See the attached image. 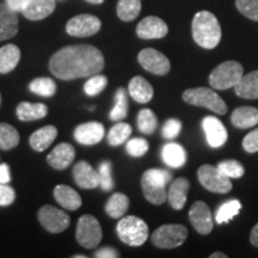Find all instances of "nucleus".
I'll return each mask as SVG.
<instances>
[{
  "label": "nucleus",
  "instance_id": "f257e3e1",
  "mask_svg": "<svg viewBox=\"0 0 258 258\" xmlns=\"http://www.w3.org/2000/svg\"><path fill=\"white\" fill-rule=\"evenodd\" d=\"M104 56L90 44L67 46L57 50L49 61L50 72L61 80L89 78L102 72Z\"/></svg>",
  "mask_w": 258,
  "mask_h": 258
},
{
  "label": "nucleus",
  "instance_id": "f03ea898",
  "mask_svg": "<svg viewBox=\"0 0 258 258\" xmlns=\"http://www.w3.org/2000/svg\"><path fill=\"white\" fill-rule=\"evenodd\" d=\"M192 37L200 47L213 49L220 43L221 27L218 18L209 11H200L192 19Z\"/></svg>",
  "mask_w": 258,
  "mask_h": 258
},
{
  "label": "nucleus",
  "instance_id": "7ed1b4c3",
  "mask_svg": "<svg viewBox=\"0 0 258 258\" xmlns=\"http://www.w3.org/2000/svg\"><path fill=\"white\" fill-rule=\"evenodd\" d=\"M172 178L167 170L150 169L145 171L141 178V188L147 201L160 206L167 200L166 184Z\"/></svg>",
  "mask_w": 258,
  "mask_h": 258
},
{
  "label": "nucleus",
  "instance_id": "20e7f679",
  "mask_svg": "<svg viewBox=\"0 0 258 258\" xmlns=\"http://www.w3.org/2000/svg\"><path fill=\"white\" fill-rule=\"evenodd\" d=\"M118 238L129 246H140L148 238V226L143 219L129 215L122 218L116 226Z\"/></svg>",
  "mask_w": 258,
  "mask_h": 258
},
{
  "label": "nucleus",
  "instance_id": "39448f33",
  "mask_svg": "<svg viewBox=\"0 0 258 258\" xmlns=\"http://www.w3.org/2000/svg\"><path fill=\"white\" fill-rule=\"evenodd\" d=\"M183 99L188 104L201 106L218 115H225L227 112V105L224 99L208 88H195L188 89L183 93Z\"/></svg>",
  "mask_w": 258,
  "mask_h": 258
},
{
  "label": "nucleus",
  "instance_id": "423d86ee",
  "mask_svg": "<svg viewBox=\"0 0 258 258\" xmlns=\"http://www.w3.org/2000/svg\"><path fill=\"white\" fill-rule=\"evenodd\" d=\"M244 76L243 66L237 61H225L213 70L209 83L213 89L227 90L234 88Z\"/></svg>",
  "mask_w": 258,
  "mask_h": 258
},
{
  "label": "nucleus",
  "instance_id": "0eeeda50",
  "mask_svg": "<svg viewBox=\"0 0 258 258\" xmlns=\"http://www.w3.org/2000/svg\"><path fill=\"white\" fill-rule=\"evenodd\" d=\"M188 237L185 226L167 224L160 226L152 234V244L159 249H175L184 243Z\"/></svg>",
  "mask_w": 258,
  "mask_h": 258
},
{
  "label": "nucleus",
  "instance_id": "6e6552de",
  "mask_svg": "<svg viewBox=\"0 0 258 258\" xmlns=\"http://www.w3.org/2000/svg\"><path fill=\"white\" fill-rule=\"evenodd\" d=\"M102 227L93 215H83L78 220L76 237L78 243L85 249H95L102 240Z\"/></svg>",
  "mask_w": 258,
  "mask_h": 258
},
{
  "label": "nucleus",
  "instance_id": "1a4fd4ad",
  "mask_svg": "<svg viewBox=\"0 0 258 258\" xmlns=\"http://www.w3.org/2000/svg\"><path fill=\"white\" fill-rule=\"evenodd\" d=\"M199 182L208 191L215 194H227L232 190L230 178L222 175L218 167L205 164L198 171Z\"/></svg>",
  "mask_w": 258,
  "mask_h": 258
},
{
  "label": "nucleus",
  "instance_id": "9d476101",
  "mask_svg": "<svg viewBox=\"0 0 258 258\" xmlns=\"http://www.w3.org/2000/svg\"><path fill=\"white\" fill-rule=\"evenodd\" d=\"M37 217L42 227L49 233H61L67 230L71 224V218L66 212L50 205L41 207Z\"/></svg>",
  "mask_w": 258,
  "mask_h": 258
},
{
  "label": "nucleus",
  "instance_id": "9b49d317",
  "mask_svg": "<svg viewBox=\"0 0 258 258\" xmlns=\"http://www.w3.org/2000/svg\"><path fill=\"white\" fill-rule=\"evenodd\" d=\"M101 19L93 15H78L66 24L67 34L74 37H89L101 30Z\"/></svg>",
  "mask_w": 258,
  "mask_h": 258
},
{
  "label": "nucleus",
  "instance_id": "f8f14e48",
  "mask_svg": "<svg viewBox=\"0 0 258 258\" xmlns=\"http://www.w3.org/2000/svg\"><path fill=\"white\" fill-rule=\"evenodd\" d=\"M138 60L143 69L157 76H165L170 72L171 63L169 59L159 50L153 49V48H146L141 50L138 55Z\"/></svg>",
  "mask_w": 258,
  "mask_h": 258
},
{
  "label": "nucleus",
  "instance_id": "ddd939ff",
  "mask_svg": "<svg viewBox=\"0 0 258 258\" xmlns=\"http://www.w3.org/2000/svg\"><path fill=\"white\" fill-rule=\"evenodd\" d=\"M189 220L200 234L206 235L213 231V218L207 203L196 201L189 211Z\"/></svg>",
  "mask_w": 258,
  "mask_h": 258
},
{
  "label": "nucleus",
  "instance_id": "4468645a",
  "mask_svg": "<svg viewBox=\"0 0 258 258\" xmlns=\"http://www.w3.org/2000/svg\"><path fill=\"white\" fill-rule=\"evenodd\" d=\"M202 128L206 134L207 143L211 147L219 148L224 146L227 141V129H226L224 123L214 116H207V117L203 118Z\"/></svg>",
  "mask_w": 258,
  "mask_h": 258
},
{
  "label": "nucleus",
  "instance_id": "2eb2a0df",
  "mask_svg": "<svg viewBox=\"0 0 258 258\" xmlns=\"http://www.w3.org/2000/svg\"><path fill=\"white\" fill-rule=\"evenodd\" d=\"M169 32L167 24L159 17L144 18L137 27V35L143 40H158L165 37Z\"/></svg>",
  "mask_w": 258,
  "mask_h": 258
},
{
  "label": "nucleus",
  "instance_id": "dca6fc26",
  "mask_svg": "<svg viewBox=\"0 0 258 258\" xmlns=\"http://www.w3.org/2000/svg\"><path fill=\"white\" fill-rule=\"evenodd\" d=\"M104 125L99 122H88L74 129V139L85 146H92L101 143L104 138Z\"/></svg>",
  "mask_w": 258,
  "mask_h": 258
},
{
  "label": "nucleus",
  "instance_id": "f3484780",
  "mask_svg": "<svg viewBox=\"0 0 258 258\" xmlns=\"http://www.w3.org/2000/svg\"><path fill=\"white\" fill-rule=\"evenodd\" d=\"M73 178L77 185L82 189H95L99 186L98 172L88 161H79L73 167Z\"/></svg>",
  "mask_w": 258,
  "mask_h": 258
},
{
  "label": "nucleus",
  "instance_id": "a211bd4d",
  "mask_svg": "<svg viewBox=\"0 0 258 258\" xmlns=\"http://www.w3.org/2000/svg\"><path fill=\"white\" fill-rule=\"evenodd\" d=\"M76 158V150L71 144H59L51 152L48 154V164L55 170L67 169L73 163Z\"/></svg>",
  "mask_w": 258,
  "mask_h": 258
},
{
  "label": "nucleus",
  "instance_id": "6ab92c4d",
  "mask_svg": "<svg viewBox=\"0 0 258 258\" xmlns=\"http://www.w3.org/2000/svg\"><path fill=\"white\" fill-rule=\"evenodd\" d=\"M56 0H28L22 14L29 21H41L53 14Z\"/></svg>",
  "mask_w": 258,
  "mask_h": 258
},
{
  "label": "nucleus",
  "instance_id": "aec40b11",
  "mask_svg": "<svg viewBox=\"0 0 258 258\" xmlns=\"http://www.w3.org/2000/svg\"><path fill=\"white\" fill-rule=\"evenodd\" d=\"M18 16L5 3H0V41L9 40L18 32Z\"/></svg>",
  "mask_w": 258,
  "mask_h": 258
},
{
  "label": "nucleus",
  "instance_id": "412c9836",
  "mask_svg": "<svg viewBox=\"0 0 258 258\" xmlns=\"http://www.w3.org/2000/svg\"><path fill=\"white\" fill-rule=\"evenodd\" d=\"M190 183L186 178H177L171 183L169 191H167V200L170 206L176 211H179L185 206L188 199V191Z\"/></svg>",
  "mask_w": 258,
  "mask_h": 258
},
{
  "label": "nucleus",
  "instance_id": "4be33fe9",
  "mask_svg": "<svg viewBox=\"0 0 258 258\" xmlns=\"http://www.w3.org/2000/svg\"><path fill=\"white\" fill-rule=\"evenodd\" d=\"M128 92L135 102L141 103V104L148 103L154 96V90L152 85L140 76L132 78L128 85Z\"/></svg>",
  "mask_w": 258,
  "mask_h": 258
},
{
  "label": "nucleus",
  "instance_id": "5701e85b",
  "mask_svg": "<svg viewBox=\"0 0 258 258\" xmlns=\"http://www.w3.org/2000/svg\"><path fill=\"white\" fill-rule=\"evenodd\" d=\"M54 199L61 207L67 211H77L82 206L80 195L69 185H56L54 189Z\"/></svg>",
  "mask_w": 258,
  "mask_h": 258
},
{
  "label": "nucleus",
  "instance_id": "b1692460",
  "mask_svg": "<svg viewBox=\"0 0 258 258\" xmlns=\"http://www.w3.org/2000/svg\"><path fill=\"white\" fill-rule=\"evenodd\" d=\"M232 124L235 128L249 129L258 124V109L253 106H240L232 112Z\"/></svg>",
  "mask_w": 258,
  "mask_h": 258
},
{
  "label": "nucleus",
  "instance_id": "393cba45",
  "mask_svg": "<svg viewBox=\"0 0 258 258\" xmlns=\"http://www.w3.org/2000/svg\"><path fill=\"white\" fill-rule=\"evenodd\" d=\"M56 137L57 129L54 125H46V127H42L37 129L35 133H32L29 143H30V146L35 151L43 152L44 150H47L53 144V141L55 140Z\"/></svg>",
  "mask_w": 258,
  "mask_h": 258
},
{
  "label": "nucleus",
  "instance_id": "a878e982",
  "mask_svg": "<svg viewBox=\"0 0 258 258\" xmlns=\"http://www.w3.org/2000/svg\"><path fill=\"white\" fill-rule=\"evenodd\" d=\"M235 95L246 99L258 98V71L244 74L239 83L234 86Z\"/></svg>",
  "mask_w": 258,
  "mask_h": 258
},
{
  "label": "nucleus",
  "instance_id": "bb28decb",
  "mask_svg": "<svg viewBox=\"0 0 258 258\" xmlns=\"http://www.w3.org/2000/svg\"><path fill=\"white\" fill-rule=\"evenodd\" d=\"M161 158L167 166L178 169L185 164L186 152L184 147L180 146L179 144L170 143L166 144L161 150Z\"/></svg>",
  "mask_w": 258,
  "mask_h": 258
},
{
  "label": "nucleus",
  "instance_id": "cd10ccee",
  "mask_svg": "<svg viewBox=\"0 0 258 258\" xmlns=\"http://www.w3.org/2000/svg\"><path fill=\"white\" fill-rule=\"evenodd\" d=\"M48 108L42 103H28L22 102L17 106V116L21 121H35L46 117Z\"/></svg>",
  "mask_w": 258,
  "mask_h": 258
},
{
  "label": "nucleus",
  "instance_id": "c85d7f7f",
  "mask_svg": "<svg viewBox=\"0 0 258 258\" xmlns=\"http://www.w3.org/2000/svg\"><path fill=\"white\" fill-rule=\"evenodd\" d=\"M21 60V50L15 44H6L0 48V73L14 71Z\"/></svg>",
  "mask_w": 258,
  "mask_h": 258
},
{
  "label": "nucleus",
  "instance_id": "c756f323",
  "mask_svg": "<svg viewBox=\"0 0 258 258\" xmlns=\"http://www.w3.org/2000/svg\"><path fill=\"white\" fill-rule=\"evenodd\" d=\"M129 207V200L124 194L116 192L110 196L105 205V212L112 219H120L127 213Z\"/></svg>",
  "mask_w": 258,
  "mask_h": 258
},
{
  "label": "nucleus",
  "instance_id": "7c9ffc66",
  "mask_svg": "<svg viewBox=\"0 0 258 258\" xmlns=\"http://www.w3.org/2000/svg\"><path fill=\"white\" fill-rule=\"evenodd\" d=\"M141 0H118L117 16L121 21L131 22L140 15Z\"/></svg>",
  "mask_w": 258,
  "mask_h": 258
},
{
  "label": "nucleus",
  "instance_id": "2f4dec72",
  "mask_svg": "<svg viewBox=\"0 0 258 258\" xmlns=\"http://www.w3.org/2000/svg\"><path fill=\"white\" fill-rule=\"evenodd\" d=\"M21 137L14 125L9 123H0V148L2 150H12L19 144Z\"/></svg>",
  "mask_w": 258,
  "mask_h": 258
},
{
  "label": "nucleus",
  "instance_id": "473e14b6",
  "mask_svg": "<svg viewBox=\"0 0 258 258\" xmlns=\"http://www.w3.org/2000/svg\"><path fill=\"white\" fill-rule=\"evenodd\" d=\"M240 209L241 203L239 200H231V201L222 203L220 207L218 208L217 214H215V221L219 225L231 221L235 215L239 214Z\"/></svg>",
  "mask_w": 258,
  "mask_h": 258
},
{
  "label": "nucleus",
  "instance_id": "72a5a7b5",
  "mask_svg": "<svg viewBox=\"0 0 258 258\" xmlns=\"http://www.w3.org/2000/svg\"><path fill=\"white\" fill-rule=\"evenodd\" d=\"M128 114V99L127 92L124 89H118L115 95V105L110 111V120L112 121H120L127 117Z\"/></svg>",
  "mask_w": 258,
  "mask_h": 258
},
{
  "label": "nucleus",
  "instance_id": "f704fd0d",
  "mask_svg": "<svg viewBox=\"0 0 258 258\" xmlns=\"http://www.w3.org/2000/svg\"><path fill=\"white\" fill-rule=\"evenodd\" d=\"M29 90L41 97H51L56 92V84L50 78H36L29 84Z\"/></svg>",
  "mask_w": 258,
  "mask_h": 258
},
{
  "label": "nucleus",
  "instance_id": "c9c22d12",
  "mask_svg": "<svg viewBox=\"0 0 258 258\" xmlns=\"http://www.w3.org/2000/svg\"><path fill=\"white\" fill-rule=\"evenodd\" d=\"M132 134V127L131 124L124 123V122H120V123L115 124L114 127L110 129L108 134V143L110 146H120L123 143L127 141V139L131 137Z\"/></svg>",
  "mask_w": 258,
  "mask_h": 258
},
{
  "label": "nucleus",
  "instance_id": "e433bc0d",
  "mask_svg": "<svg viewBox=\"0 0 258 258\" xmlns=\"http://www.w3.org/2000/svg\"><path fill=\"white\" fill-rule=\"evenodd\" d=\"M157 116L151 109H143L138 115V127L141 133L151 135L157 129Z\"/></svg>",
  "mask_w": 258,
  "mask_h": 258
},
{
  "label": "nucleus",
  "instance_id": "4c0bfd02",
  "mask_svg": "<svg viewBox=\"0 0 258 258\" xmlns=\"http://www.w3.org/2000/svg\"><path fill=\"white\" fill-rule=\"evenodd\" d=\"M218 169L227 178H240L245 173L244 166L237 160H225L218 165Z\"/></svg>",
  "mask_w": 258,
  "mask_h": 258
},
{
  "label": "nucleus",
  "instance_id": "58836bf2",
  "mask_svg": "<svg viewBox=\"0 0 258 258\" xmlns=\"http://www.w3.org/2000/svg\"><path fill=\"white\" fill-rule=\"evenodd\" d=\"M108 85V78L105 76H101V74H95L90 78L88 82L84 85V91L90 97H95L99 95L103 90Z\"/></svg>",
  "mask_w": 258,
  "mask_h": 258
},
{
  "label": "nucleus",
  "instance_id": "ea45409f",
  "mask_svg": "<svg viewBox=\"0 0 258 258\" xmlns=\"http://www.w3.org/2000/svg\"><path fill=\"white\" fill-rule=\"evenodd\" d=\"M99 175V186L104 190V191H110L114 188V180L111 176V163L105 160L99 165L98 170Z\"/></svg>",
  "mask_w": 258,
  "mask_h": 258
},
{
  "label": "nucleus",
  "instance_id": "a19ab883",
  "mask_svg": "<svg viewBox=\"0 0 258 258\" xmlns=\"http://www.w3.org/2000/svg\"><path fill=\"white\" fill-rule=\"evenodd\" d=\"M125 151L129 156L134 158H140L145 156L148 151V143L145 139L134 138L131 139L125 145Z\"/></svg>",
  "mask_w": 258,
  "mask_h": 258
},
{
  "label": "nucleus",
  "instance_id": "79ce46f5",
  "mask_svg": "<svg viewBox=\"0 0 258 258\" xmlns=\"http://www.w3.org/2000/svg\"><path fill=\"white\" fill-rule=\"evenodd\" d=\"M235 6L245 17L258 22V0H235Z\"/></svg>",
  "mask_w": 258,
  "mask_h": 258
},
{
  "label": "nucleus",
  "instance_id": "37998d69",
  "mask_svg": "<svg viewBox=\"0 0 258 258\" xmlns=\"http://www.w3.org/2000/svg\"><path fill=\"white\" fill-rule=\"evenodd\" d=\"M180 131H182V122L177 118H170L163 125L161 135L165 139H175L178 137Z\"/></svg>",
  "mask_w": 258,
  "mask_h": 258
},
{
  "label": "nucleus",
  "instance_id": "c03bdc74",
  "mask_svg": "<svg viewBox=\"0 0 258 258\" xmlns=\"http://www.w3.org/2000/svg\"><path fill=\"white\" fill-rule=\"evenodd\" d=\"M243 147L246 152H258V128L251 131L243 140Z\"/></svg>",
  "mask_w": 258,
  "mask_h": 258
},
{
  "label": "nucleus",
  "instance_id": "a18cd8bd",
  "mask_svg": "<svg viewBox=\"0 0 258 258\" xmlns=\"http://www.w3.org/2000/svg\"><path fill=\"white\" fill-rule=\"evenodd\" d=\"M16 192L11 186L6 184H0V206L6 207V206L12 205L15 202Z\"/></svg>",
  "mask_w": 258,
  "mask_h": 258
},
{
  "label": "nucleus",
  "instance_id": "49530a36",
  "mask_svg": "<svg viewBox=\"0 0 258 258\" xmlns=\"http://www.w3.org/2000/svg\"><path fill=\"white\" fill-rule=\"evenodd\" d=\"M27 3L28 0H5L6 6H8L11 11L16 12V14L23 11L25 5H27Z\"/></svg>",
  "mask_w": 258,
  "mask_h": 258
},
{
  "label": "nucleus",
  "instance_id": "de8ad7c7",
  "mask_svg": "<svg viewBox=\"0 0 258 258\" xmlns=\"http://www.w3.org/2000/svg\"><path fill=\"white\" fill-rule=\"evenodd\" d=\"M95 257L97 258H117L120 257L118 251L112 249V247H103V249L96 251Z\"/></svg>",
  "mask_w": 258,
  "mask_h": 258
},
{
  "label": "nucleus",
  "instance_id": "09e8293b",
  "mask_svg": "<svg viewBox=\"0 0 258 258\" xmlns=\"http://www.w3.org/2000/svg\"><path fill=\"white\" fill-rule=\"evenodd\" d=\"M11 182V173L8 164H0V184H8Z\"/></svg>",
  "mask_w": 258,
  "mask_h": 258
},
{
  "label": "nucleus",
  "instance_id": "8fccbe9b",
  "mask_svg": "<svg viewBox=\"0 0 258 258\" xmlns=\"http://www.w3.org/2000/svg\"><path fill=\"white\" fill-rule=\"evenodd\" d=\"M250 241H251V244L253 245V246L258 247V222H257L256 225H254V227L252 228V231H251Z\"/></svg>",
  "mask_w": 258,
  "mask_h": 258
},
{
  "label": "nucleus",
  "instance_id": "3c124183",
  "mask_svg": "<svg viewBox=\"0 0 258 258\" xmlns=\"http://www.w3.org/2000/svg\"><path fill=\"white\" fill-rule=\"evenodd\" d=\"M209 257L211 258H227V254H225L222 252H214V253H212Z\"/></svg>",
  "mask_w": 258,
  "mask_h": 258
},
{
  "label": "nucleus",
  "instance_id": "603ef678",
  "mask_svg": "<svg viewBox=\"0 0 258 258\" xmlns=\"http://www.w3.org/2000/svg\"><path fill=\"white\" fill-rule=\"evenodd\" d=\"M85 2L90 3V4H96V5H98V4H102V3L104 2V0H85Z\"/></svg>",
  "mask_w": 258,
  "mask_h": 258
},
{
  "label": "nucleus",
  "instance_id": "864d4df0",
  "mask_svg": "<svg viewBox=\"0 0 258 258\" xmlns=\"http://www.w3.org/2000/svg\"><path fill=\"white\" fill-rule=\"evenodd\" d=\"M73 258H86L85 254H76V256H73Z\"/></svg>",
  "mask_w": 258,
  "mask_h": 258
},
{
  "label": "nucleus",
  "instance_id": "5fc2aeb1",
  "mask_svg": "<svg viewBox=\"0 0 258 258\" xmlns=\"http://www.w3.org/2000/svg\"><path fill=\"white\" fill-rule=\"evenodd\" d=\"M0 103H2V96H0Z\"/></svg>",
  "mask_w": 258,
  "mask_h": 258
},
{
  "label": "nucleus",
  "instance_id": "6e6d98bb",
  "mask_svg": "<svg viewBox=\"0 0 258 258\" xmlns=\"http://www.w3.org/2000/svg\"><path fill=\"white\" fill-rule=\"evenodd\" d=\"M56 2H63V0H56Z\"/></svg>",
  "mask_w": 258,
  "mask_h": 258
}]
</instances>
